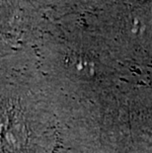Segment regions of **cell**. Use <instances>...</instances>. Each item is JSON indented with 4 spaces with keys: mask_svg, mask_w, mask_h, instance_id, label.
<instances>
[{
    "mask_svg": "<svg viewBox=\"0 0 152 153\" xmlns=\"http://www.w3.org/2000/svg\"><path fill=\"white\" fill-rule=\"evenodd\" d=\"M47 89H0V153H48Z\"/></svg>",
    "mask_w": 152,
    "mask_h": 153,
    "instance_id": "obj_1",
    "label": "cell"
}]
</instances>
